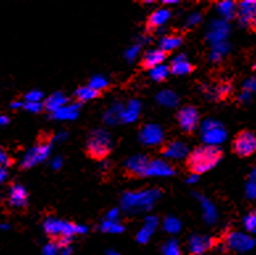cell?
Masks as SVG:
<instances>
[{"label": "cell", "instance_id": "cell-26", "mask_svg": "<svg viewBox=\"0 0 256 255\" xmlns=\"http://www.w3.org/2000/svg\"><path fill=\"white\" fill-rule=\"evenodd\" d=\"M107 86V82L106 80H103V78H100V77H96V78H94V80L92 81V84H90V88L94 89V90L99 91L100 89H104Z\"/></svg>", "mask_w": 256, "mask_h": 255}, {"label": "cell", "instance_id": "cell-23", "mask_svg": "<svg viewBox=\"0 0 256 255\" xmlns=\"http://www.w3.org/2000/svg\"><path fill=\"white\" fill-rule=\"evenodd\" d=\"M220 11L222 12V15L231 18L235 12V4L232 2H222L220 4Z\"/></svg>", "mask_w": 256, "mask_h": 255}, {"label": "cell", "instance_id": "cell-25", "mask_svg": "<svg viewBox=\"0 0 256 255\" xmlns=\"http://www.w3.org/2000/svg\"><path fill=\"white\" fill-rule=\"evenodd\" d=\"M154 230V226H152L150 223H146V226H144V229L142 230L139 233V235H138V240L139 242H143V243H146V240L150 239V234H152V231Z\"/></svg>", "mask_w": 256, "mask_h": 255}, {"label": "cell", "instance_id": "cell-16", "mask_svg": "<svg viewBox=\"0 0 256 255\" xmlns=\"http://www.w3.org/2000/svg\"><path fill=\"white\" fill-rule=\"evenodd\" d=\"M170 172H172V169L169 168V165L156 160L154 161V163H150V167H148L146 175H152V173H154V175H169Z\"/></svg>", "mask_w": 256, "mask_h": 255}, {"label": "cell", "instance_id": "cell-18", "mask_svg": "<svg viewBox=\"0 0 256 255\" xmlns=\"http://www.w3.org/2000/svg\"><path fill=\"white\" fill-rule=\"evenodd\" d=\"M99 94V91L94 90L92 89L90 86L88 88H80L76 91V98L80 102H84V101H88V99H92L96 98V95Z\"/></svg>", "mask_w": 256, "mask_h": 255}, {"label": "cell", "instance_id": "cell-14", "mask_svg": "<svg viewBox=\"0 0 256 255\" xmlns=\"http://www.w3.org/2000/svg\"><path fill=\"white\" fill-rule=\"evenodd\" d=\"M66 103V98L64 97L61 93H56V94H52L46 102H45V106L48 107V110H52V111H58L60 109H62V106Z\"/></svg>", "mask_w": 256, "mask_h": 255}, {"label": "cell", "instance_id": "cell-31", "mask_svg": "<svg viewBox=\"0 0 256 255\" xmlns=\"http://www.w3.org/2000/svg\"><path fill=\"white\" fill-rule=\"evenodd\" d=\"M26 107L28 110H30V111H40L42 106H41L38 102H28Z\"/></svg>", "mask_w": 256, "mask_h": 255}, {"label": "cell", "instance_id": "cell-35", "mask_svg": "<svg viewBox=\"0 0 256 255\" xmlns=\"http://www.w3.org/2000/svg\"><path fill=\"white\" fill-rule=\"evenodd\" d=\"M255 69H256V64H255Z\"/></svg>", "mask_w": 256, "mask_h": 255}, {"label": "cell", "instance_id": "cell-22", "mask_svg": "<svg viewBox=\"0 0 256 255\" xmlns=\"http://www.w3.org/2000/svg\"><path fill=\"white\" fill-rule=\"evenodd\" d=\"M243 222H244V227L248 233H256V213H250Z\"/></svg>", "mask_w": 256, "mask_h": 255}, {"label": "cell", "instance_id": "cell-29", "mask_svg": "<svg viewBox=\"0 0 256 255\" xmlns=\"http://www.w3.org/2000/svg\"><path fill=\"white\" fill-rule=\"evenodd\" d=\"M165 229L170 231V233H174V231L180 229V223L177 221H166L165 222Z\"/></svg>", "mask_w": 256, "mask_h": 255}, {"label": "cell", "instance_id": "cell-19", "mask_svg": "<svg viewBox=\"0 0 256 255\" xmlns=\"http://www.w3.org/2000/svg\"><path fill=\"white\" fill-rule=\"evenodd\" d=\"M169 72H170V68H168V66H156L154 69L150 70V78L154 81H164L166 78V76H168Z\"/></svg>", "mask_w": 256, "mask_h": 255}, {"label": "cell", "instance_id": "cell-32", "mask_svg": "<svg viewBox=\"0 0 256 255\" xmlns=\"http://www.w3.org/2000/svg\"><path fill=\"white\" fill-rule=\"evenodd\" d=\"M2 163H3V164H11V160H10V159H8V156L7 155H6V156H4V152H2Z\"/></svg>", "mask_w": 256, "mask_h": 255}, {"label": "cell", "instance_id": "cell-4", "mask_svg": "<svg viewBox=\"0 0 256 255\" xmlns=\"http://www.w3.org/2000/svg\"><path fill=\"white\" fill-rule=\"evenodd\" d=\"M177 119H178V124L180 127L182 128V131L190 134L197 127L200 115L194 106H185L177 114Z\"/></svg>", "mask_w": 256, "mask_h": 255}, {"label": "cell", "instance_id": "cell-11", "mask_svg": "<svg viewBox=\"0 0 256 255\" xmlns=\"http://www.w3.org/2000/svg\"><path fill=\"white\" fill-rule=\"evenodd\" d=\"M161 138H162V134L158 126H146L142 132V139L146 144H156L161 142Z\"/></svg>", "mask_w": 256, "mask_h": 255}, {"label": "cell", "instance_id": "cell-30", "mask_svg": "<svg viewBox=\"0 0 256 255\" xmlns=\"http://www.w3.org/2000/svg\"><path fill=\"white\" fill-rule=\"evenodd\" d=\"M247 192H248V196L251 198H255L256 197V181H251L247 186Z\"/></svg>", "mask_w": 256, "mask_h": 255}, {"label": "cell", "instance_id": "cell-1", "mask_svg": "<svg viewBox=\"0 0 256 255\" xmlns=\"http://www.w3.org/2000/svg\"><path fill=\"white\" fill-rule=\"evenodd\" d=\"M222 150L216 146H200L188 156L186 165L194 175H201L218 164L222 159Z\"/></svg>", "mask_w": 256, "mask_h": 255}, {"label": "cell", "instance_id": "cell-20", "mask_svg": "<svg viewBox=\"0 0 256 255\" xmlns=\"http://www.w3.org/2000/svg\"><path fill=\"white\" fill-rule=\"evenodd\" d=\"M54 115L57 118H61V119H72L77 115V109L76 106H72V107H62L58 111H56Z\"/></svg>", "mask_w": 256, "mask_h": 255}, {"label": "cell", "instance_id": "cell-7", "mask_svg": "<svg viewBox=\"0 0 256 255\" xmlns=\"http://www.w3.org/2000/svg\"><path fill=\"white\" fill-rule=\"evenodd\" d=\"M166 52L161 51V49H154V51L146 52L144 59L142 60V66L144 69H154L156 66H160L161 62L166 59Z\"/></svg>", "mask_w": 256, "mask_h": 255}, {"label": "cell", "instance_id": "cell-12", "mask_svg": "<svg viewBox=\"0 0 256 255\" xmlns=\"http://www.w3.org/2000/svg\"><path fill=\"white\" fill-rule=\"evenodd\" d=\"M169 16H170V12H169L168 10H158V11H154V14L150 16L148 23H146L148 30H154V28L162 26V24L168 20Z\"/></svg>", "mask_w": 256, "mask_h": 255}, {"label": "cell", "instance_id": "cell-6", "mask_svg": "<svg viewBox=\"0 0 256 255\" xmlns=\"http://www.w3.org/2000/svg\"><path fill=\"white\" fill-rule=\"evenodd\" d=\"M239 20L242 24H244L256 32V2L248 0V2H242L238 8Z\"/></svg>", "mask_w": 256, "mask_h": 255}, {"label": "cell", "instance_id": "cell-15", "mask_svg": "<svg viewBox=\"0 0 256 255\" xmlns=\"http://www.w3.org/2000/svg\"><path fill=\"white\" fill-rule=\"evenodd\" d=\"M162 153H165L166 156L169 157H182L185 153H186V146H184L181 143H173V144H169Z\"/></svg>", "mask_w": 256, "mask_h": 255}, {"label": "cell", "instance_id": "cell-33", "mask_svg": "<svg viewBox=\"0 0 256 255\" xmlns=\"http://www.w3.org/2000/svg\"><path fill=\"white\" fill-rule=\"evenodd\" d=\"M248 88L251 89V90H256V78H254V80L250 81Z\"/></svg>", "mask_w": 256, "mask_h": 255}, {"label": "cell", "instance_id": "cell-27", "mask_svg": "<svg viewBox=\"0 0 256 255\" xmlns=\"http://www.w3.org/2000/svg\"><path fill=\"white\" fill-rule=\"evenodd\" d=\"M60 246L56 243H48L42 250V255H58Z\"/></svg>", "mask_w": 256, "mask_h": 255}, {"label": "cell", "instance_id": "cell-5", "mask_svg": "<svg viewBox=\"0 0 256 255\" xmlns=\"http://www.w3.org/2000/svg\"><path fill=\"white\" fill-rule=\"evenodd\" d=\"M227 247L238 252H247L252 250L255 240L252 237L243 233H231L226 239Z\"/></svg>", "mask_w": 256, "mask_h": 255}, {"label": "cell", "instance_id": "cell-21", "mask_svg": "<svg viewBox=\"0 0 256 255\" xmlns=\"http://www.w3.org/2000/svg\"><path fill=\"white\" fill-rule=\"evenodd\" d=\"M162 255H181V250L176 240H169L162 247Z\"/></svg>", "mask_w": 256, "mask_h": 255}, {"label": "cell", "instance_id": "cell-9", "mask_svg": "<svg viewBox=\"0 0 256 255\" xmlns=\"http://www.w3.org/2000/svg\"><path fill=\"white\" fill-rule=\"evenodd\" d=\"M148 167H150V161L146 160V157L136 156L128 161L127 171L130 172V173H132V175L143 176V175H146Z\"/></svg>", "mask_w": 256, "mask_h": 255}, {"label": "cell", "instance_id": "cell-2", "mask_svg": "<svg viewBox=\"0 0 256 255\" xmlns=\"http://www.w3.org/2000/svg\"><path fill=\"white\" fill-rule=\"evenodd\" d=\"M111 148H112L111 136L103 130H96L88 138L86 152L92 159L102 160L111 152Z\"/></svg>", "mask_w": 256, "mask_h": 255}, {"label": "cell", "instance_id": "cell-10", "mask_svg": "<svg viewBox=\"0 0 256 255\" xmlns=\"http://www.w3.org/2000/svg\"><path fill=\"white\" fill-rule=\"evenodd\" d=\"M10 204L15 208H22L26 205V192L22 185H12L10 190Z\"/></svg>", "mask_w": 256, "mask_h": 255}, {"label": "cell", "instance_id": "cell-24", "mask_svg": "<svg viewBox=\"0 0 256 255\" xmlns=\"http://www.w3.org/2000/svg\"><path fill=\"white\" fill-rule=\"evenodd\" d=\"M102 229L103 231H107V233H120L123 231V226H120L115 221H107L103 223Z\"/></svg>", "mask_w": 256, "mask_h": 255}, {"label": "cell", "instance_id": "cell-28", "mask_svg": "<svg viewBox=\"0 0 256 255\" xmlns=\"http://www.w3.org/2000/svg\"><path fill=\"white\" fill-rule=\"evenodd\" d=\"M42 98V94L40 91H32L30 94H26V101L28 102H38Z\"/></svg>", "mask_w": 256, "mask_h": 255}, {"label": "cell", "instance_id": "cell-13", "mask_svg": "<svg viewBox=\"0 0 256 255\" xmlns=\"http://www.w3.org/2000/svg\"><path fill=\"white\" fill-rule=\"evenodd\" d=\"M194 66L192 64L186 61L182 57H178L174 61L172 62V65H170V72L173 74H177V76H182V74H188L193 72Z\"/></svg>", "mask_w": 256, "mask_h": 255}, {"label": "cell", "instance_id": "cell-8", "mask_svg": "<svg viewBox=\"0 0 256 255\" xmlns=\"http://www.w3.org/2000/svg\"><path fill=\"white\" fill-rule=\"evenodd\" d=\"M212 246V239L206 237H200V235H196V237L192 238L189 240V250L193 255H201L208 250V248Z\"/></svg>", "mask_w": 256, "mask_h": 255}, {"label": "cell", "instance_id": "cell-3", "mask_svg": "<svg viewBox=\"0 0 256 255\" xmlns=\"http://www.w3.org/2000/svg\"><path fill=\"white\" fill-rule=\"evenodd\" d=\"M232 150L240 157H248L256 152V135L251 131H242L235 136Z\"/></svg>", "mask_w": 256, "mask_h": 255}, {"label": "cell", "instance_id": "cell-17", "mask_svg": "<svg viewBox=\"0 0 256 255\" xmlns=\"http://www.w3.org/2000/svg\"><path fill=\"white\" fill-rule=\"evenodd\" d=\"M181 43H182V39L180 36H166L161 40V51L168 53V52L178 48Z\"/></svg>", "mask_w": 256, "mask_h": 255}, {"label": "cell", "instance_id": "cell-34", "mask_svg": "<svg viewBox=\"0 0 256 255\" xmlns=\"http://www.w3.org/2000/svg\"><path fill=\"white\" fill-rule=\"evenodd\" d=\"M107 255H119V252L114 251V250H108V251H107Z\"/></svg>", "mask_w": 256, "mask_h": 255}]
</instances>
